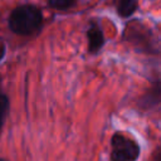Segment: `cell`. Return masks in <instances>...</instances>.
<instances>
[{
    "instance_id": "cell-1",
    "label": "cell",
    "mask_w": 161,
    "mask_h": 161,
    "mask_svg": "<svg viewBox=\"0 0 161 161\" xmlns=\"http://www.w3.org/2000/svg\"><path fill=\"white\" fill-rule=\"evenodd\" d=\"M8 25L10 30L18 35H34L42 29L43 13L38 6L33 4L19 5L10 13Z\"/></svg>"
},
{
    "instance_id": "cell-2",
    "label": "cell",
    "mask_w": 161,
    "mask_h": 161,
    "mask_svg": "<svg viewBox=\"0 0 161 161\" xmlns=\"http://www.w3.org/2000/svg\"><path fill=\"white\" fill-rule=\"evenodd\" d=\"M125 42H128L137 52L147 54H158V40L153 35L152 29L138 20L128 23L122 35Z\"/></svg>"
},
{
    "instance_id": "cell-3",
    "label": "cell",
    "mask_w": 161,
    "mask_h": 161,
    "mask_svg": "<svg viewBox=\"0 0 161 161\" xmlns=\"http://www.w3.org/2000/svg\"><path fill=\"white\" fill-rule=\"evenodd\" d=\"M111 161H136L140 156L138 143L121 132H114L111 137Z\"/></svg>"
},
{
    "instance_id": "cell-4",
    "label": "cell",
    "mask_w": 161,
    "mask_h": 161,
    "mask_svg": "<svg viewBox=\"0 0 161 161\" xmlns=\"http://www.w3.org/2000/svg\"><path fill=\"white\" fill-rule=\"evenodd\" d=\"M160 101H161V87H160V80L156 79L153 84L138 99V107L143 111H148L157 107L160 104Z\"/></svg>"
},
{
    "instance_id": "cell-5",
    "label": "cell",
    "mask_w": 161,
    "mask_h": 161,
    "mask_svg": "<svg viewBox=\"0 0 161 161\" xmlns=\"http://www.w3.org/2000/svg\"><path fill=\"white\" fill-rule=\"evenodd\" d=\"M87 40H88V52L91 54H97L104 45V34L102 28L92 21L87 30Z\"/></svg>"
},
{
    "instance_id": "cell-6",
    "label": "cell",
    "mask_w": 161,
    "mask_h": 161,
    "mask_svg": "<svg viewBox=\"0 0 161 161\" xmlns=\"http://www.w3.org/2000/svg\"><path fill=\"white\" fill-rule=\"evenodd\" d=\"M116 11L121 18H130L138 9V0H116Z\"/></svg>"
},
{
    "instance_id": "cell-7",
    "label": "cell",
    "mask_w": 161,
    "mask_h": 161,
    "mask_svg": "<svg viewBox=\"0 0 161 161\" xmlns=\"http://www.w3.org/2000/svg\"><path fill=\"white\" fill-rule=\"evenodd\" d=\"M9 108H10L9 97H8L5 93H1V92H0V133H1V130H3V127H4L5 119H6V117H8Z\"/></svg>"
},
{
    "instance_id": "cell-8",
    "label": "cell",
    "mask_w": 161,
    "mask_h": 161,
    "mask_svg": "<svg viewBox=\"0 0 161 161\" xmlns=\"http://www.w3.org/2000/svg\"><path fill=\"white\" fill-rule=\"evenodd\" d=\"M47 4L55 10H68L75 5V0H47Z\"/></svg>"
},
{
    "instance_id": "cell-9",
    "label": "cell",
    "mask_w": 161,
    "mask_h": 161,
    "mask_svg": "<svg viewBox=\"0 0 161 161\" xmlns=\"http://www.w3.org/2000/svg\"><path fill=\"white\" fill-rule=\"evenodd\" d=\"M5 52H6L5 45H4L3 43H0V62L3 60V58H4V55H5Z\"/></svg>"
},
{
    "instance_id": "cell-10",
    "label": "cell",
    "mask_w": 161,
    "mask_h": 161,
    "mask_svg": "<svg viewBox=\"0 0 161 161\" xmlns=\"http://www.w3.org/2000/svg\"><path fill=\"white\" fill-rule=\"evenodd\" d=\"M0 161H3V160H0Z\"/></svg>"
}]
</instances>
